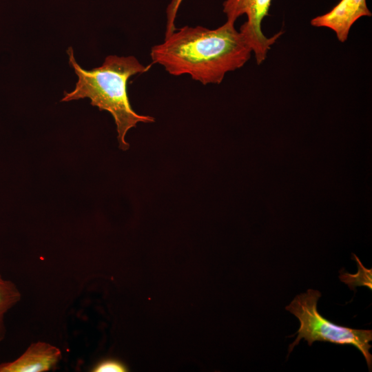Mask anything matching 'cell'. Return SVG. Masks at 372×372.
Instances as JSON below:
<instances>
[{
	"mask_svg": "<svg viewBox=\"0 0 372 372\" xmlns=\"http://www.w3.org/2000/svg\"><path fill=\"white\" fill-rule=\"evenodd\" d=\"M366 0H340L330 11L311 20V25L327 28L334 32L340 42H345L351 28L362 17H371Z\"/></svg>",
	"mask_w": 372,
	"mask_h": 372,
	"instance_id": "cell-5",
	"label": "cell"
},
{
	"mask_svg": "<svg viewBox=\"0 0 372 372\" xmlns=\"http://www.w3.org/2000/svg\"><path fill=\"white\" fill-rule=\"evenodd\" d=\"M92 371L94 372H125L127 368L119 360L107 359L96 364Z\"/></svg>",
	"mask_w": 372,
	"mask_h": 372,
	"instance_id": "cell-9",
	"label": "cell"
},
{
	"mask_svg": "<svg viewBox=\"0 0 372 372\" xmlns=\"http://www.w3.org/2000/svg\"><path fill=\"white\" fill-rule=\"evenodd\" d=\"M182 0H172L171 4L167 9V18L169 21H173L174 20L176 10Z\"/></svg>",
	"mask_w": 372,
	"mask_h": 372,
	"instance_id": "cell-10",
	"label": "cell"
},
{
	"mask_svg": "<svg viewBox=\"0 0 372 372\" xmlns=\"http://www.w3.org/2000/svg\"><path fill=\"white\" fill-rule=\"evenodd\" d=\"M355 257L356 261L358 262V271L355 275H351L349 273H344L340 276V278L342 282L348 284L351 288L352 286L358 285V281L360 282V285L366 286L365 283L367 285V287L371 289V269H366L360 260Z\"/></svg>",
	"mask_w": 372,
	"mask_h": 372,
	"instance_id": "cell-8",
	"label": "cell"
},
{
	"mask_svg": "<svg viewBox=\"0 0 372 372\" xmlns=\"http://www.w3.org/2000/svg\"><path fill=\"white\" fill-rule=\"evenodd\" d=\"M62 358L59 348L45 342L32 343L16 360L0 363V372H44L53 369Z\"/></svg>",
	"mask_w": 372,
	"mask_h": 372,
	"instance_id": "cell-6",
	"label": "cell"
},
{
	"mask_svg": "<svg viewBox=\"0 0 372 372\" xmlns=\"http://www.w3.org/2000/svg\"><path fill=\"white\" fill-rule=\"evenodd\" d=\"M321 293L309 289L305 293L297 295L285 309L300 321L297 338L289 346V354L301 339L309 346L316 341L337 344H350L357 348L363 355L368 368L371 371L372 355L370 353L372 331L356 329L333 323L322 317L318 311L317 304Z\"/></svg>",
	"mask_w": 372,
	"mask_h": 372,
	"instance_id": "cell-3",
	"label": "cell"
},
{
	"mask_svg": "<svg viewBox=\"0 0 372 372\" xmlns=\"http://www.w3.org/2000/svg\"><path fill=\"white\" fill-rule=\"evenodd\" d=\"M21 297L16 285L0 273V342L4 339L6 333L5 316L20 301Z\"/></svg>",
	"mask_w": 372,
	"mask_h": 372,
	"instance_id": "cell-7",
	"label": "cell"
},
{
	"mask_svg": "<svg viewBox=\"0 0 372 372\" xmlns=\"http://www.w3.org/2000/svg\"><path fill=\"white\" fill-rule=\"evenodd\" d=\"M233 22L216 29L183 26L166 34L150 51L152 63L174 76L189 75L203 85L220 84L227 72L242 68L252 49Z\"/></svg>",
	"mask_w": 372,
	"mask_h": 372,
	"instance_id": "cell-1",
	"label": "cell"
},
{
	"mask_svg": "<svg viewBox=\"0 0 372 372\" xmlns=\"http://www.w3.org/2000/svg\"><path fill=\"white\" fill-rule=\"evenodd\" d=\"M67 52L78 81L74 90L64 92L61 101L88 98L92 106L110 112L116 125L119 147L127 150L130 147L125 141L127 132L138 123L154 121L152 116L138 114L132 109L127 92L129 79L147 72L150 65H143L133 56L110 55L101 66L86 70L76 61L72 47Z\"/></svg>",
	"mask_w": 372,
	"mask_h": 372,
	"instance_id": "cell-2",
	"label": "cell"
},
{
	"mask_svg": "<svg viewBox=\"0 0 372 372\" xmlns=\"http://www.w3.org/2000/svg\"><path fill=\"white\" fill-rule=\"evenodd\" d=\"M271 1L225 0L223 3V11L227 21L235 23L239 17L247 16V19L239 31L251 46L258 65L265 60L271 46L282 34L280 31L271 37H267L262 32V21L268 14Z\"/></svg>",
	"mask_w": 372,
	"mask_h": 372,
	"instance_id": "cell-4",
	"label": "cell"
}]
</instances>
